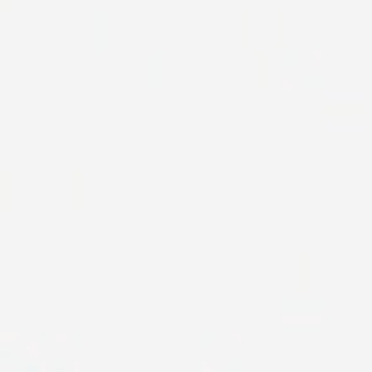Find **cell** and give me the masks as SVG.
Masks as SVG:
<instances>
[{
    "instance_id": "6da1fadb",
    "label": "cell",
    "mask_w": 372,
    "mask_h": 372,
    "mask_svg": "<svg viewBox=\"0 0 372 372\" xmlns=\"http://www.w3.org/2000/svg\"><path fill=\"white\" fill-rule=\"evenodd\" d=\"M360 107H352L347 112H357ZM347 112L344 115H337V112H329L327 120H324V130L327 133H362L364 125H362V118L360 115H352L349 118Z\"/></svg>"
},
{
    "instance_id": "7a4b0ae2",
    "label": "cell",
    "mask_w": 372,
    "mask_h": 372,
    "mask_svg": "<svg viewBox=\"0 0 372 372\" xmlns=\"http://www.w3.org/2000/svg\"><path fill=\"white\" fill-rule=\"evenodd\" d=\"M298 327H313V329H322L324 327V316L322 313H313V316H309V313H286L283 316V327L286 329H296Z\"/></svg>"
},
{
    "instance_id": "3957f363",
    "label": "cell",
    "mask_w": 372,
    "mask_h": 372,
    "mask_svg": "<svg viewBox=\"0 0 372 372\" xmlns=\"http://www.w3.org/2000/svg\"><path fill=\"white\" fill-rule=\"evenodd\" d=\"M46 344H49L51 352H56V355H64V352H69V349H74L72 344H74V334L72 331H54V334H49L46 337Z\"/></svg>"
},
{
    "instance_id": "277c9868",
    "label": "cell",
    "mask_w": 372,
    "mask_h": 372,
    "mask_svg": "<svg viewBox=\"0 0 372 372\" xmlns=\"http://www.w3.org/2000/svg\"><path fill=\"white\" fill-rule=\"evenodd\" d=\"M276 87H278V90H288V92H293V90H304V87H306V79L296 76L293 67H283L278 85H276Z\"/></svg>"
},
{
    "instance_id": "5b68a950",
    "label": "cell",
    "mask_w": 372,
    "mask_h": 372,
    "mask_svg": "<svg viewBox=\"0 0 372 372\" xmlns=\"http://www.w3.org/2000/svg\"><path fill=\"white\" fill-rule=\"evenodd\" d=\"M324 100H362V90H322Z\"/></svg>"
},
{
    "instance_id": "8992f818",
    "label": "cell",
    "mask_w": 372,
    "mask_h": 372,
    "mask_svg": "<svg viewBox=\"0 0 372 372\" xmlns=\"http://www.w3.org/2000/svg\"><path fill=\"white\" fill-rule=\"evenodd\" d=\"M301 59H304L306 64L313 69V72H322V69H324V51H319V49L304 51V54H301Z\"/></svg>"
},
{
    "instance_id": "52a82bcc",
    "label": "cell",
    "mask_w": 372,
    "mask_h": 372,
    "mask_svg": "<svg viewBox=\"0 0 372 372\" xmlns=\"http://www.w3.org/2000/svg\"><path fill=\"white\" fill-rule=\"evenodd\" d=\"M120 82L123 87H133V54H125V64L120 67Z\"/></svg>"
},
{
    "instance_id": "ba28073f",
    "label": "cell",
    "mask_w": 372,
    "mask_h": 372,
    "mask_svg": "<svg viewBox=\"0 0 372 372\" xmlns=\"http://www.w3.org/2000/svg\"><path fill=\"white\" fill-rule=\"evenodd\" d=\"M220 370H225V364L211 355V352H204L202 355V372H220Z\"/></svg>"
},
{
    "instance_id": "9c48e42d",
    "label": "cell",
    "mask_w": 372,
    "mask_h": 372,
    "mask_svg": "<svg viewBox=\"0 0 372 372\" xmlns=\"http://www.w3.org/2000/svg\"><path fill=\"white\" fill-rule=\"evenodd\" d=\"M222 342H229V344H232V352H240V349H242V337H240V334L225 331V334H222Z\"/></svg>"
},
{
    "instance_id": "30bf717a",
    "label": "cell",
    "mask_w": 372,
    "mask_h": 372,
    "mask_svg": "<svg viewBox=\"0 0 372 372\" xmlns=\"http://www.w3.org/2000/svg\"><path fill=\"white\" fill-rule=\"evenodd\" d=\"M79 360H82V355H79V352H74V355H72V360H69V372H79Z\"/></svg>"
},
{
    "instance_id": "8fae6325",
    "label": "cell",
    "mask_w": 372,
    "mask_h": 372,
    "mask_svg": "<svg viewBox=\"0 0 372 372\" xmlns=\"http://www.w3.org/2000/svg\"><path fill=\"white\" fill-rule=\"evenodd\" d=\"M39 367H41V372H54V360H51V357H43L41 362H39Z\"/></svg>"
}]
</instances>
